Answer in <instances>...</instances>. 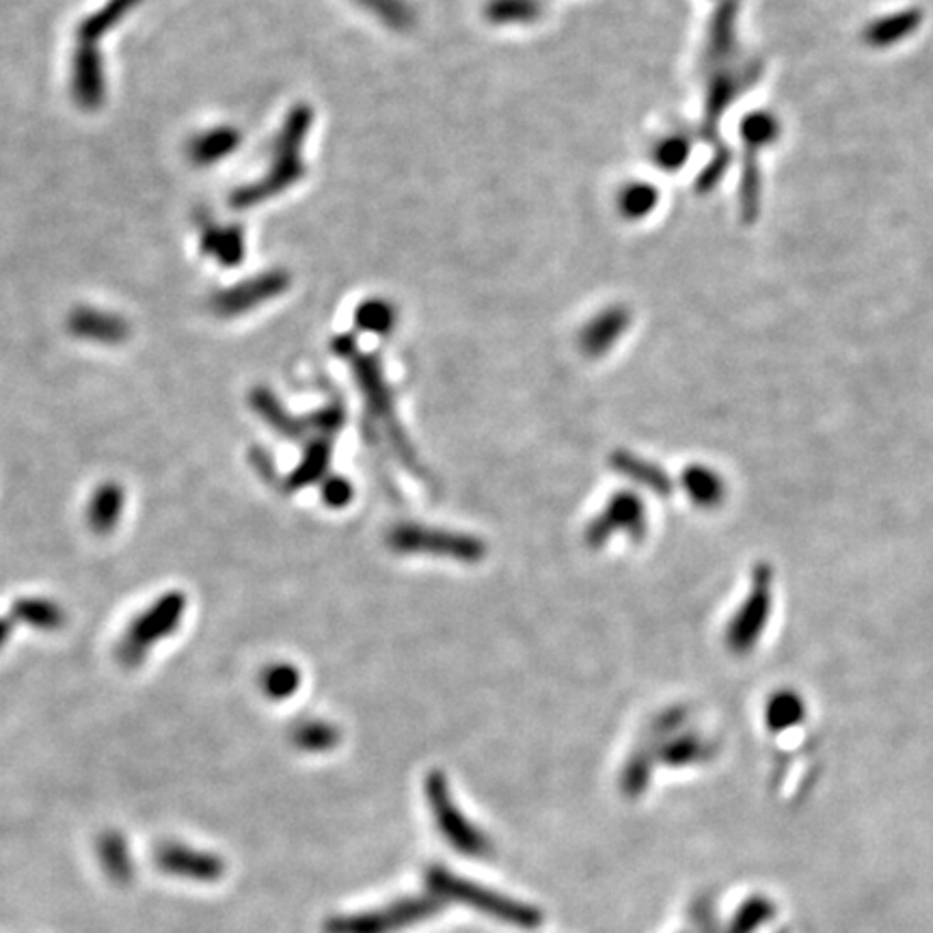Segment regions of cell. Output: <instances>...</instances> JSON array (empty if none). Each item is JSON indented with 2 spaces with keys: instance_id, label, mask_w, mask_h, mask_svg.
I'll use <instances>...</instances> for the list:
<instances>
[{
  "instance_id": "3",
  "label": "cell",
  "mask_w": 933,
  "mask_h": 933,
  "mask_svg": "<svg viewBox=\"0 0 933 933\" xmlns=\"http://www.w3.org/2000/svg\"><path fill=\"white\" fill-rule=\"evenodd\" d=\"M445 903L435 894L402 896L385 908L356 914H338L324 923V933H394L419 925L444 912Z\"/></svg>"
},
{
  "instance_id": "4",
  "label": "cell",
  "mask_w": 933,
  "mask_h": 933,
  "mask_svg": "<svg viewBox=\"0 0 933 933\" xmlns=\"http://www.w3.org/2000/svg\"><path fill=\"white\" fill-rule=\"evenodd\" d=\"M426 796L442 837L452 844L456 853L467 858H490L495 853L489 837L476 823H471L454 804L442 774L428 776Z\"/></svg>"
},
{
  "instance_id": "2",
  "label": "cell",
  "mask_w": 933,
  "mask_h": 933,
  "mask_svg": "<svg viewBox=\"0 0 933 933\" xmlns=\"http://www.w3.org/2000/svg\"><path fill=\"white\" fill-rule=\"evenodd\" d=\"M186 608L188 599L179 590H169L152 601L122 633L115 649L117 662L128 670L143 666L149 651L178 631Z\"/></svg>"
},
{
  "instance_id": "14",
  "label": "cell",
  "mask_w": 933,
  "mask_h": 933,
  "mask_svg": "<svg viewBox=\"0 0 933 933\" xmlns=\"http://www.w3.org/2000/svg\"><path fill=\"white\" fill-rule=\"evenodd\" d=\"M690 154V143L683 136H666L653 152V160L655 165H660L662 169H678Z\"/></svg>"
},
{
  "instance_id": "18",
  "label": "cell",
  "mask_w": 933,
  "mask_h": 933,
  "mask_svg": "<svg viewBox=\"0 0 933 933\" xmlns=\"http://www.w3.org/2000/svg\"><path fill=\"white\" fill-rule=\"evenodd\" d=\"M13 631V621L11 619H0V651L4 649V644L9 642Z\"/></svg>"
},
{
  "instance_id": "8",
  "label": "cell",
  "mask_w": 933,
  "mask_h": 933,
  "mask_svg": "<svg viewBox=\"0 0 933 933\" xmlns=\"http://www.w3.org/2000/svg\"><path fill=\"white\" fill-rule=\"evenodd\" d=\"M13 622L27 624L35 631H59L65 626V610L45 597H22L11 603V616Z\"/></svg>"
},
{
  "instance_id": "9",
  "label": "cell",
  "mask_w": 933,
  "mask_h": 933,
  "mask_svg": "<svg viewBox=\"0 0 933 933\" xmlns=\"http://www.w3.org/2000/svg\"><path fill=\"white\" fill-rule=\"evenodd\" d=\"M626 326V311L608 310L592 320L590 329L583 331V346L594 353H603Z\"/></svg>"
},
{
  "instance_id": "16",
  "label": "cell",
  "mask_w": 933,
  "mask_h": 933,
  "mask_svg": "<svg viewBox=\"0 0 933 933\" xmlns=\"http://www.w3.org/2000/svg\"><path fill=\"white\" fill-rule=\"evenodd\" d=\"M262 683H265L268 696L283 698V696L292 694V690L297 685V672L288 666L268 667Z\"/></svg>"
},
{
  "instance_id": "15",
  "label": "cell",
  "mask_w": 933,
  "mask_h": 933,
  "mask_svg": "<svg viewBox=\"0 0 933 933\" xmlns=\"http://www.w3.org/2000/svg\"><path fill=\"white\" fill-rule=\"evenodd\" d=\"M356 320L365 331L383 333L394 322V310L385 301H367L356 311Z\"/></svg>"
},
{
  "instance_id": "6",
  "label": "cell",
  "mask_w": 933,
  "mask_h": 933,
  "mask_svg": "<svg viewBox=\"0 0 933 933\" xmlns=\"http://www.w3.org/2000/svg\"><path fill=\"white\" fill-rule=\"evenodd\" d=\"M126 510V489L115 480L100 483L91 493L87 504V526L93 533L106 536L113 532Z\"/></svg>"
},
{
  "instance_id": "11",
  "label": "cell",
  "mask_w": 933,
  "mask_h": 933,
  "mask_svg": "<svg viewBox=\"0 0 933 933\" xmlns=\"http://www.w3.org/2000/svg\"><path fill=\"white\" fill-rule=\"evenodd\" d=\"M487 15L495 24H523L536 20L538 2L536 0H493L487 7Z\"/></svg>"
},
{
  "instance_id": "1",
  "label": "cell",
  "mask_w": 933,
  "mask_h": 933,
  "mask_svg": "<svg viewBox=\"0 0 933 933\" xmlns=\"http://www.w3.org/2000/svg\"><path fill=\"white\" fill-rule=\"evenodd\" d=\"M424 882H426V892L435 894L444 903L452 901V903L467 905L499 923L521 927V930H536L542 925V912L538 908L515 901L506 894L485 889L480 884H474L471 880H465L447 871L442 864L428 867L424 873Z\"/></svg>"
},
{
  "instance_id": "10",
  "label": "cell",
  "mask_w": 933,
  "mask_h": 933,
  "mask_svg": "<svg viewBox=\"0 0 933 933\" xmlns=\"http://www.w3.org/2000/svg\"><path fill=\"white\" fill-rule=\"evenodd\" d=\"M657 201H660V193L655 186L646 182H633L622 188L619 195V210L624 219L635 221L651 215Z\"/></svg>"
},
{
  "instance_id": "5",
  "label": "cell",
  "mask_w": 933,
  "mask_h": 933,
  "mask_svg": "<svg viewBox=\"0 0 933 933\" xmlns=\"http://www.w3.org/2000/svg\"><path fill=\"white\" fill-rule=\"evenodd\" d=\"M154 864L167 875L199 884H215L225 875L221 856L172 841L156 847Z\"/></svg>"
},
{
  "instance_id": "12",
  "label": "cell",
  "mask_w": 933,
  "mask_h": 933,
  "mask_svg": "<svg viewBox=\"0 0 933 933\" xmlns=\"http://www.w3.org/2000/svg\"><path fill=\"white\" fill-rule=\"evenodd\" d=\"M916 27H919V13H901V15H894L889 20L875 22L869 29V40L878 45L892 44V42L901 40L903 35H908Z\"/></svg>"
},
{
  "instance_id": "13",
  "label": "cell",
  "mask_w": 933,
  "mask_h": 933,
  "mask_svg": "<svg viewBox=\"0 0 933 933\" xmlns=\"http://www.w3.org/2000/svg\"><path fill=\"white\" fill-rule=\"evenodd\" d=\"M370 13L379 15L392 29H406L413 22V11L404 0H355Z\"/></svg>"
},
{
  "instance_id": "17",
  "label": "cell",
  "mask_w": 933,
  "mask_h": 933,
  "mask_svg": "<svg viewBox=\"0 0 933 933\" xmlns=\"http://www.w3.org/2000/svg\"><path fill=\"white\" fill-rule=\"evenodd\" d=\"M778 133V124H776V120L774 117H769V115H765V113H755V115H750L746 122H744V126H742V134L746 136V141L748 143H755V145H765V143H769L774 136Z\"/></svg>"
},
{
  "instance_id": "7",
  "label": "cell",
  "mask_w": 933,
  "mask_h": 933,
  "mask_svg": "<svg viewBox=\"0 0 933 933\" xmlns=\"http://www.w3.org/2000/svg\"><path fill=\"white\" fill-rule=\"evenodd\" d=\"M95 853L106 878L117 887H128L134 880V860L131 843L124 832L106 830L97 837Z\"/></svg>"
}]
</instances>
